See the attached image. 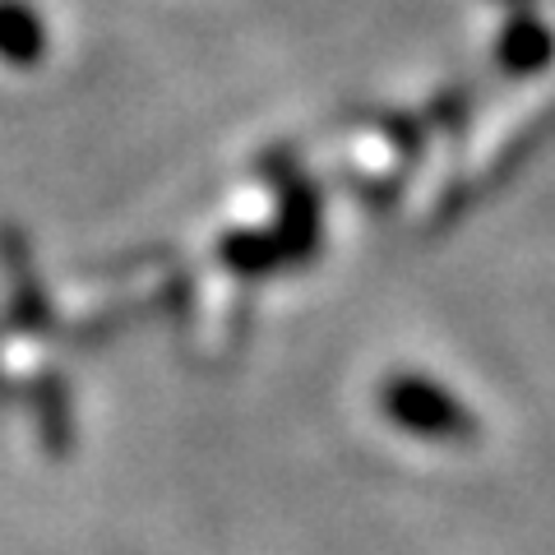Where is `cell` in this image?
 Wrapping results in <instances>:
<instances>
[{"label":"cell","mask_w":555,"mask_h":555,"mask_svg":"<svg viewBox=\"0 0 555 555\" xmlns=\"http://www.w3.org/2000/svg\"><path fill=\"white\" fill-rule=\"evenodd\" d=\"M379 408H385V416L398 430H408L416 440H430V444H467L481 436L477 412L454 389H444L426 375H412V371L379 385Z\"/></svg>","instance_id":"obj_1"},{"label":"cell","mask_w":555,"mask_h":555,"mask_svg":"<svg viewBox=\"0 0 555 555\" xmlns=\"http://www.w3.org/2000/svg\"><path fill=\"white\" fill-rule=\"evenodd\" d=\"M222 255H228V264L241 269V273H269L278 259H273V236H232L228 246H222Z\"/></svg>","instance_id":"obj_2"}]
</instances>
